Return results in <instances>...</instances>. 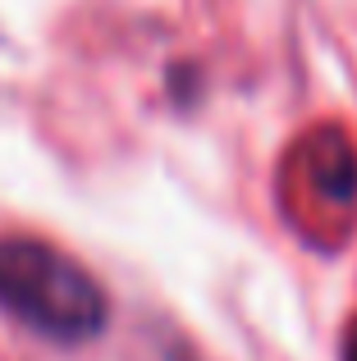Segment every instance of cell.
I'll list each match as a JSON object with an SVG mask.
<instances>
[{
	"mask_svg": "<svg viewBox=\"0 0 357 361\" xmlns=\"http://www.w3.org/2000/svg\"><path fill=\"white\" fill-rule=\"evenodd\" d=\"M0 311L55 343H83L106 329V293L60 247L32 238L0 243Z\"/></svg>",
	"mask_w": 357,
	"mask_h": 361,
	"instance_id": "obj_1",
	"label": "cell"
},
{
	"mask_svg": "<svg viewBox=\"0 0 357 361\" xmlns=\"http://www.w3.org/2000/svg\"><path fill=\"white\" fill-rule=\"evenodd\" d=\"M349 361H357V334L349 338Z\"/></svg>",
	"mask_w": 357,
	"mask_h": 361,
	"instance_id": "obj_2",
	"label": "cell"
}]
</instances>
